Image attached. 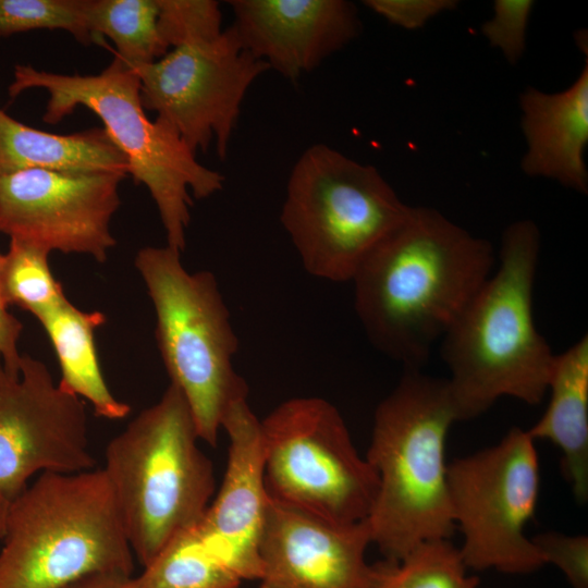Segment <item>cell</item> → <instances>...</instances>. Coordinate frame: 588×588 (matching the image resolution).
<instances>
[{
    "mask_svg": "<svg viewBox=\"0 0 588 588\" xmlns=\"http://www.w3.org/2000/svg\"><path fill=\"white\" fill-rule=\"evenodd\" d=\"M493 265L488 240L433 208L411 206L352 279L368 340L405 369H420Z\"/></svg>",
    "mask_w": 588,
    "mask_h": 588,
    "instance_id": "obj_1",
    "label": "cell"
},
{
    "mask_svg": "<svg viewBox=\"0 0 588 588\" xmlns=\"http://www.w3.org/2000/svg\"><path fill=\"white\" fill-rule=\"evenodd\" d=\"M540 231L515 221L502 234L499 267L441 339V357L457 421L510 396L539 404L548 392L555 354L534 318Z\"/></svg>",
    "mask_w": 588,
    "mask_h": 588,
    "instance_id": "obj_2",
    "label": "cell"
},
{
    "mask_svg": "<svg viewBox=\"0 0 588 588\" xmlns=\"http://www.w3.org/2000/svg\"><path fill=\"white\" fill-rule=\"evenodd\" d=\"M457 421L446 379L405 369L377 406L366 460L378 475L371 543L399 561L424 541L451 539L445 442Z\"/></svg>",
    "mask_w": 588,
    "mask_h": 588,
    "instance_id": "obj_3",
    "label": "cell"
},
{
    "mask_svg": "<svg viewBox=\"0 0 588 588\" xmlns=\"http://www.w3.org/2000/svg\"><path fill=\"white\" fill-rule=\"evenodd\" d=\"M32 88L49 94L42 115L46 123L60 122L78 106L98 115L109 138L125 156L128 174L149 191L167 234V245L183 252L193 205L189 191L197 199L208 198L222 189L224 176L200 164L169 122L158 117L155 121L148 119L136 72L117 56L94 75L15 65L8 89L10 98Z\"/></svg>",
    "mask_w": 588,
    "mask_h": 588,
    "instance_id": "obj_4",
    "label": "cell"
},
{
    "mask_svg": "<svg viewBox=\"0 0 588 588\" xmlns=\"http://www.w3.org/2000/svg\"><path fill=\"white\" fill-rule=\"evenodd\" d=\"M134 558L102 467L44 473L9 502L0 588H68L98 573L133 575Z\"/></svg>",
    "mask_w": 588,
    "mask_h": 588,
    "instance_id": "obj_5",
    "label": "cell"
},
{
    "mask_svg": "<svg viewBox=\"0 0 588 588\" xmlns=\"http://www.w3.org/2000/svg\"><path fill=\"white\" fill-rule=\"evenodd\" d=\"M199 440L186 400L170 383L106 446L102 469L143 567L197 526L211 503L213 467Z\"/></svg>",
    "mask_w": 588,
    "mask_h": 588,
    "instance_id": "obj_6",
    "label": "cell"
},
{
    "mask_svg": "<svg viewBox=\"0 0 588 588\" xmlns=\"http://www.w3.org/2000/svg\"><path fill=\"white\" fill-rule=\"evenodd\" d=\"M134 262L155 308L170 383L186 400L199 439L216 446L226 413L248 395L233 367L238 341L217 279L188 272L181 252L168 245L140 248Z\"/></svg>",
    "mask_w": 588,
    "mask_h": 588,
    "instance_id": "obj_7",
    "label": "cell"
},
{
    "mask_svg": "<svg viewBox=\"0 0 588 588\" xmlns=\"http://www.w3.org/2000/svg\"><path fill=\"white\" fill-rule=\"evenodd\" d=\"M409 207L373 166L315 144L290 173L281 223L309 274L344 282Z\"/></svg>",
    "mask_w": 588,
    "mask_h": 588,
    "instance_id": "obj_8",
    "label": "cell"
},
{
    "mask_svg": "<svg viewBox=\"0 0 588 588\" xmlns=\"http://www.w3.org/2000/svg\"><path fill=\"white\" fill-rule=\"evenodd\" d=\"M260 430L269 499L339 524L367 519L378 475L333 404L287 400L260 420Z\"/></svg>",
    "mask_w": 588,
    "mask_h": 588,
    "instance_id": "obj_9",
    "label": "cell"
},
{
    "mask_svg": "<svg viewBox=\"0 0 588 588\" xmlns=\"http://www.w3.org/2000/svg\"><path fill=\"white\" fill-rule=\"evenodd\" d=\"M535 442L514 427L497 444L448 464L452 517L464 538L458 549L467 568L525 575L546 565L525 534L540 490Z\"/></svg>",
    "mask_w": 588,
    "mask_h": 588,
    "instance_id": "obj_10",
    "label": "cell"
},
{
    "mask_svg": "<svg viewBox=\"0 0 588 588\" xmlns=\"http://www.w3.org/2000/svg\"><path fill=\"white\" fill-rule=\"evenodd\" d=\"M132 69L144 109L169 122L195 154L215 139L223 160L248 88L270 68L243 49L231 25L212 41L172 48Z\"/></svg>",
    "mask_w": 588,
    "mask_h": 588,
    "instance_id": "obj_11",
    "label": "cell"
},
{
    "mask_svg": "<svg viewBox=\"0 0 588 588\" xmlns=\"http://www.w3.org/2000/svg\"><path fill=\"white\" fill-rule=\"evenodd\" d=\"M85 401L23 354L17 373L0 365V495L13 500L44 473L95 468Z\"/></svg>",
    "mask_w": 588,
    "mask_h": 588,
    "instance_id": "obj_12",
    "label": "cell"
},
{
    "mask_svg": "<svg viewBox=\"0 0 588 588\" xmlns=\"http://www.w3.org/2000/svg\"><path fill=\"white\" fill-rule=\"evenodd\" d=\"M125 174L29 169L0 175V233L49 252L103 262L117 244L110 224Z\"/></svg>",
    "mask_w": 588,
    "mask_h": 588,
    "instance_id": "obj_13",
    "label": "cell"
},
{
    "mask_svg": "<svg viewBox=\"0 0 588 588\" xmlns=\"http://www.w3.org/2000/svg\"><path fill=\"white\" fill-rule=\"evenodd\" d=\"M369 544L367 519L339 524L269 499L258 544L260 583L273 588H369Z\"/></svg>",
    "mask_w": 588,
    "mask_h": 588,
    "instance_id": "obj_14",
    "label": "cell"
},
{
    "mask_svg": "<svg viewBox=\"0 0 588 588\" xmlns=\"http://www.w3.org/2000/svg\"><path fill=\"white\" fill-rule=\"evenodd\" d=\"M232 24L244 50L295 82L362 30L345 0H233Z\"/></svg>",
    "mask_w": 588,
    "mask_h": 588,
    "instance_id": "obj_15",
    "label": "cell"
},
{
    "mask_svg": "<svg viewBox=\"0 0 588 588\" xmlns=\"http://www.w3.org/2000/svg\"><path fill=\"white\" fill-rule=\"evenodd\" d=\"M222 429L230 441L226 469L197 529L241 579L260 580L258 544L269 500L260 420L244 400L229 409Z\"/></svg>",
    "mask_w": 588,
    "mask_h": 588,
    "instance_id": "obj_16",
    "label": "cell"
},
{
    "mask_svg": "<svg viewBox=\"0 0 588 588\" xmlns=\"http://www.w3.org/2000/svg\"><path fill=\"white\" fill-rule=\"evenodd\" d=\"M520 126L526 140L522 171L553 180L580 194L588 192V62L564 90L527 87L519 95Z\"/></svg>",
    "mask_w": 588,
    "mask_h": 588,
    "instance_id": "obj_17",
    "label": "cell"
},
{
    "mask_svg": "<svg viewBox=\"0 0 588 588\" xmlns=\"http://www.w3.org/2000/svg\"><path fill=\"white\" fill-rule=\"evenodd\" d=\"M548 391L550 402L527 432L552 442L562 453L561 471L575 499L588 498V336L555 354Z\"/></svg>",
    "mask_w": 588,
    "mask_h": 588,
    "instance_id": "obj_18",
    "label": "cell"
},
{
    "mask_svg": "<svg viewBox=\"0 0 588 588\" xmlns=\"http://www.w3.org/2000/svg\"><path fill=\"white\" fill-rule=\"evenodd\" d=\"M29 169L128 174L125 156L103 128L52 134L25 125L0 109V175Z\"/></svg>",
    "mask_w": 588,
    "mask_h": 588,
    "instance_id": "obj_19",
    "label": "cell"
},
{
    "mask_svg": "<svg viewBox=\"0 0 588 588\" xmlns=\"http://www.w3.org/2000/svg\"><path fill=\"white\" fill-rule=\"evenodd\" d=\"M49 338L61 369L60 387L91 404L98 417L122 419L131 406L118 400L103 378L95 331L106 321L101 311H84L68 298L37 318Z\"/></svg>",
    "mask_w": 588,
    "mask_h": 588,
    "instance_id": "obj_20",
    "label": "cell"
},
{
    "mask_svg": "<svg viewBox=\"0 0 588 588\" xmlns=\"http://www.w3.org/2000/svg\"><path fill=\"white\" fill-rule=\"evenodd\" d=\"M158 0H85L94 44L109 37L115 56L131 68L150 64L170 50L158 29Z\"/></svg>",
    "mask_w": 588,
    "mask_h": 588,
    "instance_id": "obj_21",
    "label": "cell"
},
{
    "mask_svg": "<svg viewBox=\"0 0 588 588\" xmlns=\"http://www.w3.org/2000/svg\"><path fill=\"white\" fill-rule=\"evenodd\" d=\"M135 580L139 588H240L242 579L195 526L171 540Z\"/></svg>",
    "mask_w": 588,
    "mask_h": 588,
    "instance_id": "obj_22",
    "label": "cell"
},
{
    "mask_svg": "<svg viewBox=\"0 0 588 588\" xmlns=\"http://www.w3.org/2000/svg\"><path fill=\"white\" fill-rule=\"evenodd\" d=\"M450 539L424 541L399 561L372 564L369 588H477Z\"/></svg>",
    "mask_w": 588,
    "mask_h": 588,
    "instance_id": "obj_23",
    "label": "cell"
},
{
    "mask_svg": "<svg viewBox=\"0 0 588 588\" xmlns=\"http://www.w3.org/2000/svg\"><path fill=\"white\" fill-rule=\"evenodd\" d=\"M49 254L34 243L10 238L0 261V289L8 306H17L37 319L66 298L51 272Z\"/></svg>",
    "mask_w": 588,
    "mask_h": 588,
    "instance_id": "obj_24",
    "label": "cell"
},
{
    "mask_svg": "<svg viewBox=\"0 0 588 588\" xmlns=\"http://www.w3.org/2000/svg\"><path fill=\"white\" fill-rule=\"evenodd\" d=\"M35 29H62L83 45L94 44L85 0H0V38Z\"/></svg>",
    "mask_w": 588,
    "mask_h": 588,
    "instance_id": "obj_25",
    "label": "cell"
},
{
    "mask_svg": "<svg viewBox=\"0 0 588 588\" xmlns=\"http://www.w3.org/2000/svg\"><path fill=\"white\" fill-rule=\"evenodd\" d=\"M158 29L169 49L212 41L223 32L218 1L158 0Z\"/></svg>",
    "mask_w": 588,
    "mask_h": 588,
    "instance_id": "obj_26",
    "label": "cell"
},
{
    "mask_svg": "<svg viewBox=\"0 0 588 588\" xmlns=\"http://www.w3.org/2000/svg\"><path fill=\"white\" fill-rule=\"evenodd\" d=\"M532 0H495L493 15L482 23L481 33L490 46L515 65L524 56Z\"/></svg>",
    "mask_w": 588,
    "mask_h": 588,
    "instance_id": "obj_27",
    "label": "cell"
},
{
    "mask_svg": "<svg viewBox=\"0 0 588 588\" xmlns=\"http://www.w3.org/2000/svg\"><path fill=\"white\" fill-rule=\"evenodd\" d=\"M544 564L555 565L572 588H588V537L544 531L531 538Z\"/></svg>",
    "mask_w": 588,
    "mask_h": 588,
    "instance_id": "obj_28",
    "label": "cell"
},
{
    "mask_svg": "<svg viewBox=\"0 0 588 588\" xmlns=\"http://www.w3.org/2000/svg\"><path fill=\"white\" fill-rule=\"evenodd\" d=\"M364 4L393 25L417 29L458 4L454 0H366Z\"/></svg>",
    "mask_w": 588,
    "mask_h": 588,
    "instance_id": "obj_29",
    "label": "cell"
},
{
    "mask_svg": "<svg viewBox=\"0 0 588 588\" xmlns=\"http://www.w3.org/2000/svg\"><path fill=\"white\" fill-rule=\"evenodd\" d=\"M2 254L0 253V261ZM23 324L9 311L0 289V365L10 373H17L22 355L17 350Z\"/></svg>",
    "mask_w": 588,
    "mask_h": 588,
    "instance_id": "obj_30",
    "label": "cell"
},
{
    "mask_svg": "<svg viewBox=\"0 0 588 588\" xmlns=\"http://www.w3.org/2000/svg\"><path fill=\"white\" fill-rule=\"evenodd\" d=\"M68 588H139L135 576L124 573H98L77 580Z\"/></svg>",
    "mask_w": 588,
    "mask_h": 588,
    "instance_id": "obj_31",
    "label": "cell"
},
{
    "mask_svg": "<svg viewBox=\"0 0 588 588\" xmlns=\"http://www.w3.org/2000/svg\"><path fill=\"white\" fill-rule=\"evenodd\" d=\"M9 502L10 501L0 495V543L4 534Z\"/></svg>",
    "mask_w": 588,
    "mask_h": 588,
    "instance_id": "obj_32",
    "label": "cell"
},
{
    "mask_svg": "<svg viewBox=\"0 0 588 588\" xmlns=\"http://www.w3.org/2000/svg\"><path fill=\"white\" fill-rule=\"evenodd\" d=\"M258 588H273L267 584H264V583H260L259 587Z\"/></svg>",
    "mask_w": 588,
    "mask_h": 588,
    "instance_id": "obj_33",
    "label": "cell"
}]
</instances>
